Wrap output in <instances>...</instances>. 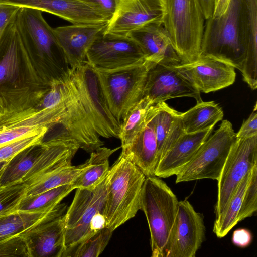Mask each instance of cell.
Returning a JSON list of instances; mask_svg holds the SVG:
<instances>
[{
  "label": "cell",
  "mask_w": 257,
  "mask_h": 257,
  "mask_svg": "<svg viewBox=\"0 0 257 257\" xmlns=\"http://www.w3.org/2000/svg\"><path fill=\"white\" fill-rule=\"evenodd\" d=\"M86 162L78 166L72 165L50 169L24 184V197L35 195L53 188L71 183L85 168Z\"/></svg>",
  "instance_id": "29"
},
{
  "label": "cell",
  "mask_w": 257,
  "mask_h": 257,
  "mask_svg": "<svg viewBox=\"0 0 257 257\" xmlns=\"http://www.w3.org/2000/svg\"><path fill=\"white\" fill-rule=\"evenodd\" d=\"M165 15L164 0H116L104 34L127 36L145 25L163 24Z\"/></svg>",
  "instance_id": "15"
},
{
  "label": "cell",
  "mask_w": 257,
  "mask_h": 257,
  "mask_svg": "<svg viewBox=\"0 0 257 257\" xmlns=\"http://www.w3.org/2000/svg\"><path fill=\"white\" fill-rule=\"evenodd\" d=\"M26 6L60 17L72 24L108 22L110 18L99 10L79 0H26Z\"/></svg>",
  "instance_id": "24"
},
{
  "label": "cell",
  "mask_w": 257,
  "mask_h": 257,
  "mask_svg": "<svg viewBox=\"0 0 257 257\" xmlns=\"http://www.w3.org/2000/svg\"><path fill=\"white\" fill-rule=\"evenodd\" d=\"M15 21L26 50L43 66L51 81L66 77L70 67L42 12L20 8Z\"/></svg>",
  "instance_id": "3"
},
{
  "label": "cell",
  "mask_w": 257,
  "mask_h": 257,
  "mask_svg": "<svg viewBox=\"0 0 257 257\" xmlns=\"http://www.w3.org/2000/svg\"><path fill=\"white\" fill-rule=\"evenodd\" d=\"M78 99L79 97L52 108L40 109L34 105L0 113V146L28 136L46 134Z\"/></svg>",
  "instance_id": "11"
},
{
  "label": "cell",
  "mask_w": 257,
  "mask_h": 257,
  "mask_svg": "<svg viewBox=\"0 0 257 257\" xmlns=\"http://www.w3.org/2000/svg\"><path fill=\"white\" fill-rule=\"evenodd\" d=\"M178 203L176 195L161 178L146 177L141 192L140 209L147 220L152 257H165L166 246Z\"/></svg>",
  "instance_id": "4"
},
{
  "label": "cell",
  "mask_w": 257,
  "mask_h": 257,
  "mask_svg": "<svg viewBox=\"0 0 257 257\" xmlns=\"http://www.w3.org/2000/svg\"><path fill=\"white\" fill-rule=\"evenodd\" d=\"M67 206H57L30 211L13 210L0 214V240L20 234H25L39 224L64 214Z\"/></svg>",
  "instance_id": "27"
},
{
  "label": "cell",
  "mask_w": 257,
  "mask_h": 257,
  "mask_svg": "<svg viewBox=\"0 0 257 257\" xmlns=\"http://www.w3.org/2000/svg\"><path fill=\"white\" fill-rule=\"evenodd\" d=\"M108 22L72 24L53 28L57 40L70 68L86 60L88 49L97 38L104 34Z\"/></svg>",
  "instance_id": "20"
},
{
  "label": "cell",
  "mask_w": 257,
  "mask_h": 257,
  "mask_svg": "<svg viewBox=\"0 0 257 257\" xmlns=\"http://www.w3.org/2000/svg\"><path fill=\"white\" fill-rule=\"evenodd\" d=\"M257 135L256 104L248 118L243 121L239 131L236 133V139H244Z\"/></svg>",
  "instance_id": "39"
},
{
  "label": "cell",
  "mask_w": 257,
  "mask_h": 257,
  "mask_svg": "<svg viewBox=\"0 0 257 257\" xmlns=\"http://www.w3.org/2000/svg\"><path fill=\"white\" fill-rule=\"evenodd\" d=\"M21 7L0 3V35L15 18Z\"/></svg>",
  "instance_id": "40"
},
{
  "label": "cell",
  "mask_w": 257,
  "mask_h": 257,
  "mask_svg": "<svg viewBox=\"0 0 257 257\" xmlns=\"http://www.w3.org/2000/svg\"><path fill=\"white\" fill-rule=\"evenodd\" d=\"M107 189L103 214L105 227L113 231L135 216L146 176L124 149L107 175Z\"/></svg>",
  "instance_id": "2"
},
{
  "label": "cell",
  "mask_w": 257,
  "mask_h": 257,
  "mask_svg": "<svg viewBox=\"0 0 257 257\" xmlns=\"http://www.w3.org/2000/svg\"><path fill=\"white\" fill-rule=\"evenodd\" d=\"M181 113L165 102L153 105L148 112L157 143L158 162L184 133Z\"/></svg>",
  "instance_id": "26"
},
{
  "label": "cell",
  "mask_w": 257,
  "mask_h": 257,
  "mask_svg": "<svg viewBox=\"0 0 257 257\" xmlns=\"http://www.w3.org/2000/svg\"><path fill=\"white\" fill-rule=\"evenodd\" d=\"M213 128L181 135L160 160L154 176L168 178L177 175L192 159Z\"/></svg>",
  "instance_id": "23"
},
{
  "label": "cell",
  "mask_w": 257,
  "mask_h": 257,
  "mask_svg": "<svg viewBox=\"0 0 257 257\" xmlns=\"http://www.w3.org/2000/svg\"><path fill=\"white\" fill-rule=\"evenodd\" d=\"M223 117V111L214 101H201L185 112L181 113L185 133H193L213 128Z\"/></svg>",
  "instance_id": "31"
},
{
  "label": "cell",
  "mask_w": 257,
  "mask_h": 257,
  "mask_svg": "<svg viewBox=\"0 0 257 257\" xmlns=\"http://www.w3.org/2000/svg\"><path fill=\"white\" fill-rule=\"evenodd\" d=\"M236 139L231 123L227 120H223L190 161L176 175V183L204 179L217 181Z\"/></svg>",
  "instance_id": "10"
},
{
  "label": "cell",
  "mask_w": 257,
  "mask_h": 257,
  "mask_svg": "<svg viewBox=\"0 0 257 257\" xmlns=\"http://www.w3.org/2000/svg\"><path fill=\"white\" fill-rule=\"evenodd\" d=\"M8 162V161H7ZM7 162H0V187H1V178L3 174V170L6 166Z\"/></svg>",
  "instance_id": "45"
},
{
  "label": "cell",
  "mask_w": 257,
  "mask_h": 257,
  "mask_svg": "<svg viewBox=\"0 0 257 257\" xmlns=\"http://www.w3.org/2000/svg\"><path fill=\"white\" fill-rule=\"evenodd\" d=\"M205 237L202 214L186 200L179 201L176 218L165 249V257H195Z\"/></svg>",
  "instance_id": "13"
},
{
  "label": "cell",
  "mask_w": 257,
  "mask_h": 257,
  "mask_svg": "<svg viewBox=\"0 0 257 257\" xmlns=\"http://www.w3.org/2000/svg\"><path fill=\"white\" fill-rule=\"evenodd\" d=\"M152 105L149 100L142 97L123 118L119 137L121 143V148H125L130 145L144 128Z\"/></svg>",
  "instance_id": "33"
},
{
  "label": "cell",
  "mask_w": 257,
  "mask_h": 257,
  "mask_svg": "<svg viewBox=\"0 0 257 257\" xmlns=\"http://www.w3.org/2000/svg\"><path fill=\"white\" fill-rule=\"evenodd\" d=\"M75 141L79 148L91 153L104 143L93 127L79 99L45 134L42 142Z\"/></svg>",
  "instance_id": "16"
},
{
  "label": "cell",
  "mask_w": 257,
  "mask_h": 257,
  "mask_svg": "<svg viewBox=\"0 0 257 257\" xmlns=\"http://www.w3.org/2000/svg\"><path fill=\"white\" fill-rule=\"evenodd\" d=\"M113 231L104 227L78 244L69 256L97 257L104 250Z\"/></svg>",
  "instance_id": "35"
},
{
  "label": "cell",
  "mask_w": 257,
  "mask_h": 257,
  "mask_svg": "<svg viewBox=\"0 0 257 257\" xmlns=\"http://www.w3.org/2000/svg\"><path fill=\"white\" fill-rule=\"evenodd\" d=\"M0 256L32 257L25 234L0 240Z\"/></svg>",
  "instance_id": "38"
},
{
  "label": "cell",
  "mask_w": 257,
  "mask_h": 257,
  "mask_svg": "<svg viewBox=\"0 0 257 257\" xmlns=\"http://www.w3.org/2000/svg\"><path fill=\"white\" fill-rule=\"evenodd\" d=\"M65 213L48 219L25 233L32 257L62 256Z\"/></svg>",
  "instance_id": "25"
},
{
  "label": "cell",
  "mask_w": 257,
  "mask_h": 257,
  "mask_svg": "<svg viewBox=\"0 0 257 257\" xmlns=\"http://www.w3.org/2000/svg\"><path fill=\"white\" fill-rule=\"evenodd\" d=\"M68 74L97 134L106 138H119L121 122L110 111L93 66L86 60L70 68Z\"/></svg>",
  "instance_id": "8"
},
{
  "label": "cell",
  "mask_w": 257,
  "mask_h": 257,
  "mask_svg": "<svg viewBox=\"0 0 257 257\" xmlns=\"http://www.w3.org/2000/svg\"><path fill=\"white\" fill-rule=\"evenodd\" d=\"M218 0H217V2Z\"/></svg>",
  "instance_id": "46"
},
{
  "label": "cell",
  "mask_w": 257,
  "mask_h": 257,
  "mask_svg": "<svg viewBox=\"0 0 257 257\" xmlns=\"http://www.w3.org/2000/svg\"><path fill=\"white\" fill-rule=\"evenodd\" d=\"M107 175L93 188L76 189L73 201L64 215L62 257L69 256L78 244L95 233L92 230V223L97 215L103 214L107 194Z\"/></svg>",
  "instance_id": "9"
},
{
  "label": "cell",
  "mask_w": 257,
  "mask_h": 257,
  "mask_svg": "<svg viewBox=\"0 0 257 257\" xmlns=\"http://www.w3.org/2000/svg\"><path fill=\"white\" fill-rule=\"evenodd\" d=\"M166 15L163 25L181 63L200 57L205 19L198 0H164Z\"/></svg>",
  "instance_id": "5"
},
{
  "label": "cell",
  "mask_w": 257,
  "mask_h": 257,
  "mask_svg": "<svg viewBox=\"0 0 257 257\" xmlns=\"http://www.w3.org/2000/svg\"><path fill=\"white\" fill-rule=\"evenodd\" d=\"M44 148L43 143L30 146L7 162L1 178V186L22 183L38 160Z\"/></svg>",
  "instance_id": "32"
},
{
  "label": "cell",
  "mask_w": 257,
  "mask_h": 257,
  "mask_svg": "<svg viewBox=\"0 0 257 257\" xmlns=\"http://www.w3.org/2000/svg\"><path fill=\"white\" fill-rule=\"evenodd\" d=\"M154 62L112 70L94 68L109 109L120 121L143 96L148 70Z\"/></svg>",
  "instance_id": "7"
},
{
  "label": "cell",
  "mask_w": 257,
  "mask_h": 257,
  "mask_svg": "<svg viewBox=\"0 0 257 257\" xmlns=\"http://www.w3.org/2000/svg\"><path fill=\"white\" fill-rule=\"evenodd\" d=\"M122 149L127 152L133 162L146 177L154 176L158 163V146L154 128L148 117V114L147 122L144 128L130 145Z\"/></svg>",
  "instance_id": "28"
},
{
  "label": "cell",
  "mask_w": 257,
  "mask_h": 257,
  "mask_svg": "<svg viewBox=\"0 0 257 257\" xmlns=\"http://www.w3.org/2000/svg\"><path fill=\"white\" fill-rule=\"evenodd\" d=\"M127 36L139 45L146 60L170 66L181 63L169 34L163 24L145 25L131 32Z\"/></svg>",
  "instance_id": "22"
},
{
  "label": "cell",
  "mask_w": 257,
  "mask_h": 257,
  "mask_svg": "<svg viewBox=\"0 0 257 257\" xmlns=\"http://www.w3.org/2000/svg\"><path fill=\"white\" fill-rule=\"evenodd\" d=\"M239 30L244 51L241 72L243 80L253 90L257 87V0H241Z\"/></svg>",
  "instance_id": "21"
},
{
  "label": "cell",
  "mask_w": 257,
  "mask_h": 257,
  "mask_svg": "<svg viewBox=\"0 0 257 257\" xmlns=\"http://www.w3.org/2000/svg\"><path fill=\"white\" fill-rule=\"evenodd\" d=\"M200 92L209 93L226 88L235 81V68L209 56H200L195 61L172 66Z\"/></svg>",
  "instance_id": "19"
},
{
  "label": "cell",
  "mask_w": 257,
  "mask_h": 257,
  "mask_svg": "<svg viewBox=\"0 0 257 257\" xmlns=\"http://www.w3.org/2000/svg\"><path fill=\"white\" fill-rule=\"evenodd\" d=\"M205 20L213 16L217 0H198Z\"/></svg>",
  "instance_id": "43"
},
{
  "label": "cell",
  "mask_w": 257,
  "mask_h": 257,
  "mask_svg": "<svg viewBox=\"0 0 257 257\" xmlns=\"http://www.w3.org/2000/svg\"><path fill=\"white\" fill-rule=\"evenodd\" d=\"M120 147L111 149L100 147L90 153L89 158L86 161L85 168L71 183L74 189H90L97 185L106 177L110 169V156Z\"/></svg>",
  "instance_id": "30"
},
{
  "label": "cell",
  "mask_w": 257,
  "mask_h": 257,
  "mask_svg": "<svg viewBox=\"0 0 257 257\" xmlns=\"http://www.w3.org/2000/svg\"><path fill=\"white\" fill-rule=\"evenodd\" d=\"M86 60L95 68L112 70L146 61L137 43L128 36L104 34L88 49Z\"/></svg>",
  "instance_id": "14"
},
{
  "label": "cell",
  "mask_w": 257,
  "mask_h": 257,
  "mask_svg": "<svg viewBox=\"0 0 257 257\" xmlns=\"http://www.w3.org/2000/svg\"><path fill=\"white\" fill-rule=\"evenodd\" d=\"M99 10L109 18L115 9L116 0H79Z\"/></svg>",
  "instance_id": "42"
},
{
  "label": "cell",
  "mask_w": 257,
  "mask_h": 257,
  "mask_svg": "<svg viewBox=\"0 0 257 257\" xmlns=\"http://www.w3.org/2000/svg\"><path fill=\"white\" fill-rule=\"evenodd\" d=\"M256 165L257 135L236 139L217 180L216 217L223 211L242 178Z\"/></svg>",
  "instance_id": "12"
},
{
  "label": "cell",
  "mask_w": 257,
  "mask_h": 257,
  "mask_svg": "<svg viewBox=\"0 0 257 257\" xmlns=\"http://www.w3.org/2000/svg\"><path fill=\"white\" fill-rule=\"evenodd\" d=\"M252 241V234L250 230L245 228H239L234 231L232 242L235 245L244 248L249 246Z\"/></svg>",
  "instance_id": "41"
},
{
  "label": "cell",
  "mask_w": 257,
  "mask_h": 257,
  "mask_svg": "<svg viewBox=\"0 0 257 257\" xmlns=\"http://www.w3.org/2000/svg\"><path fill=\"white\" fill-rule=\"evenodd\" d=\"M257 210V165L248 172L236 187L225 208L216 217L213 231L218 238L225 237L239 222Z\"/></svg>",
  "instance_id": "18"
},
{
  "label": "cell",
  "mask_w": 257,
  "mask_h": 257,
  "mask_svg": "<svg viewBox=\"0 0 257 257\" xmlns=\"http://www.w3.org/2000/svg\"><path fill=\"white\" fill-rule=\"evenodd\" d=\"M45 135L42 133L28 136L0 146V162H7L25 149L42 143Z\"/></svg>",
  "instance_id": "36"
},
{
  "label": "cell",
  "mask_w": 257,
  "mask_h": 257,
  "mask_svg": "<svg viewBox=\"0 0 257 257\" xmlns=\"http://www.w3.org/2000/svg\"><path fill=\"white\" fill-rule=\"evenodd\" d=\"M230 0H218L216 5L213 17L219 16L226 10Z\"/></svg>",
  "instance_id": "44"
},
{
  "label": "cell",
  "mask_w": 257,
  "mask_h": 257,
  "mask_svg": "<svg viewBox=\"0 0 257 257\" xmlns=\"http://www.w3.org/2000/svg\"><path fill=\"white\" fill-rule=\"evenodd\" d=\"M240 2L230 0L223 14L205 20L200 57L214 58L241 71L245 55L239 30Z\"/></svg>",
  "instance_id": "6"
},
{
  "label": "cell",
  "mask_w": 257,
  "mask_h": 257,
  "mask_svg": "<svg viewBox=\"0 0 257 257\" xmlns=\"http://www.w3.org/2000/svg\"><path fill=\"white\" fill-rule=\"evenodd\" d=\"M74 189L69 183L35 195L24 197L14 210L30 211L56 206Z\"/></svg>",
  "instance_id": "34"
},
{
  "label": "cell",
  "mask_w": 257,
  "mask_h": 257,
  "mask_svg": "<svg viewBox=\"0 0 257 257\" xmlns=\"http://www.w3.org/2000/svg\"><path fill=\"white\" fill-rule=\"evenodd\" d=\"M25 185L18 183L0 187V214L14 210L24 197Z\"/></svg>",
  "instance_id": "37"
},
{
  "label": "cell",
  "mask_w": 257,
  "mask_h": 257,
  "mask_svg": "<svg viewBox=\"0 0 257 257\" xmlns=\"http://www.w3.org/2000/svg\"><path fill=\"white\" fill-rule=\"evenodd\" d=\"M15 19L0 35V113L35 105L50 87L43 66L26 50Z\"/></svg>",
  "instance_id": "1"
},
{
  "label": "cell",
  "mask_w": 257,
  "mask_h": 257,
  "mask_svg": "<svg viewBox=\"0 0 257 257\" xmlns=\"http://www.w3.org/2000/svg\"><path fill=\"white\" fill-rule=\"evenodd\" d=\"M200 92L174 67L154 63L148 70L143 96L152 104L178 97L194 98L202 101Z\"/></svg>",
  "instance_id": "17"
}]
</instances>
